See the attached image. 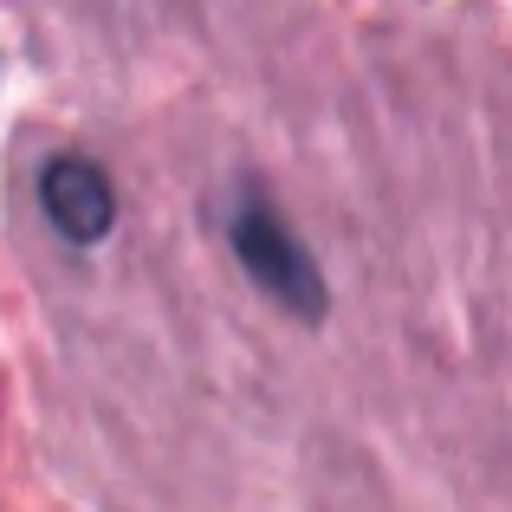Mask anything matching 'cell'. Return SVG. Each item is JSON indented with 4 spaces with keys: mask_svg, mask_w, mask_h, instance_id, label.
<instances>
[{
    "mask_svg": "<svg viewBox=\"0 0 512 512\" xmlns=\"http://www.w3.org/2000/svg\"><path fill=\"white\" fill-rule=\"evenodd\" d=\"M39 208H46V221L59 227L65 240H98L104 227H111L117 201H111V182H104V169L91 163V156H52V163H39Z\"/></svg>",
    "mask_w": 512,
    "mask_h": 512,
    "instance_id": "6da1fadb",
    "label": "cell"
}]
</instances>
